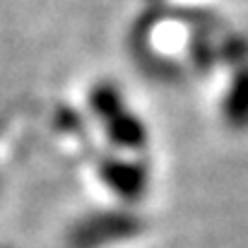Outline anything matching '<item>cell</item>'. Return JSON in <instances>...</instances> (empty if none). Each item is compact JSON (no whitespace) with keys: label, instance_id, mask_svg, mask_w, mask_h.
<instances>
[{"label":"cell","instance_id":"cell-2","mask_svg":"<svg viewBox=\"0 0 248 248\" xmlns=\"http://www.w3.org/2000/svg\"><path fill=\"white\" fill-rule=\"evenodd\" d=\"M104 181L111 186L113 193H118L125 200H135L145 190V171L130 162H106L101 166Z\"/></svg>","mask_w":248,"mask_h":248},{"label":"cell","instance_id":"cell-1","mask_svg":"<svg viewBox=\"0 0 248 248\" xmlns=\"http://www.w3.org/2000/svg\"><path fill=\"white\" fill-rule=\"evenodd\" d=\"M140 229V219L128 212H99L78 222L70 232L73 248H101L104 244L133 236Z\"/></svg>","mask_w":248,"mask_h":248}]
</instances>
